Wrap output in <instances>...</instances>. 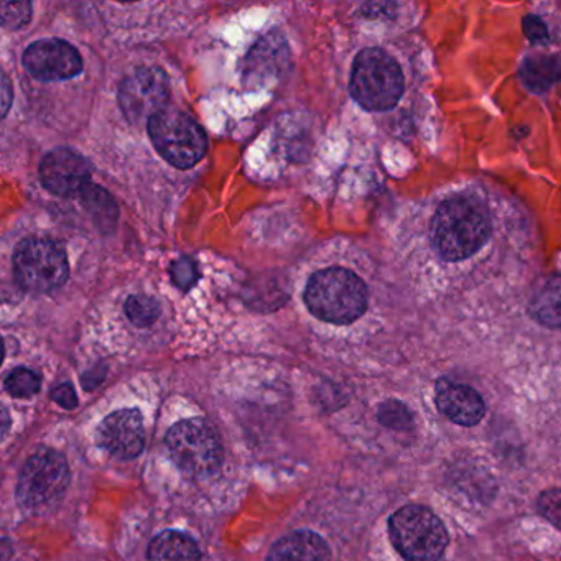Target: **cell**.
Wrapping results in <instances>:
<instances>
[{"label":"cell","mask_w":561,"mask_h":561,"mask_svg":"<svg viewBox=\"0 0 561 561\" xmlns=\"http://www.w3.org/2000/svg\"><path fill=\"white\" fill-rule=\"evenodd\" d=\"M489 236L488 208L474 198L446 199L433 218V248L448 262L471 257L488 242Z\"/></svg>","instance_id":"6da1fadb"},{"label":"cell","mask_w":561,"mask_h":561,"mask_svg":"<svg viewBox=\"0 0 561 561\" xmlns=\"http://www.w3.org/2000/svg\"><path fill=\"white\" fill-rule=\"evenodd\" d=\"M305 304L318 318L333 324H350L367 310V287L354 272L331 267L308 282Z\"/></svg>","instance_id":"7a4b0ae2"},{"label":"cell","mask_w":561,"mask_h":561,"mask_svg":"<svg viewBox=\"0 0 561 561\" xmlns=\"http://www.w3.org/2000/svg\"><path fill=\"white\" fill-rule=\"evenodd\" d=\"M351 94L367 111H389L402 98L405 83L399 64L380 48L357 55L350 83Z\"/></svg>","instance_id":"3957f363"},{"label":"cell","mask_w":561,"mask_h":561,"mask_svg":"<svg viewBox=\"0 0 561 561\" xmlns=\"http://www.w3.org/2000/svg\"><path fill=\"white\" fill-rule=\"evenodd\" d=\"M389 535L405 561H443L448 547L445 525L422 505L397 511L389 520Z\"/></svg>","instance_id":"277c9868"},{"label":"cell","mask_w":561,"mask_h":561,"mask_svg":"<svg viewBox=\"0 0 561 561\" xmlns=\"http://www.w3.org/2000/svg\"><path fill=\"white\" fill-rule=\"evenodd\" d=\"M157 152L180 170L192 169L205 157L208 139L205 130L188 114L165 107L147 123Z\"/></svg>","instance_id":"5b68a950"},{"label":"cell","mask_w":561,"mask_h":561,"mask_svg":"<svg viewBox=\"0 0 561 561\" xmlns=\"http://www.w3.org/2000/svg\"><path fill=\"white\" fill-rule=\"evenodd\" d=\"M70 468L54 449L42 448L28 458L18 484V502L28 512L54 507L67 491Z\"/></svg>","instance_id":"8992f818"},{"label":"cell","mask_w":561,"mask_h":561,"mask_svg":"<svg viewBox=\"0 0 561 561\" xmlns=\"http://www.w3.org/2000/svg\"><path fill=\"white\" fill-rule=\"evenodd\" d=\"M14 275L22 288L34 294L57 290L70 275L67 252L50 239H25L15 249Z\"/></svg>","instance_id":"52a82bcc"},{"label":"cell","mask_w":561,"mask_h":561,"mask_svg":"<svg viewBox=\"0 0 561 561\" xmlns=\"http://www.w3.org/2000/svg\"><path fill=\"white\" fill-rule=\"evenodd\" d=\"M167 448L175 465L190 476H209L221 466V439L206 420L176 423L167 435Z\"/></svg>","instance_id":"ba28073f"},{"label":"cell","mask_w":561,"mask_h":561,"mask_svg":"<svg viewBox=\"0 0 561 561\" xmlns=\"http://www.w3.org/2000/svg\"><path fill=\"white\" fill-rule=\"evenodd\" d=\"M169 98V77L160 68H139L119 87V106L130 123H149L165 110Z\"/></svg>","instance_id":"9c48e42d"},{"label":"cell","mask_w":561,"mask_h":561,"mask_svg":"<svg viewBox=\"0 0 561 561\" xmlns=\"http://www.w3.org/2000/svg\"><path fill=\"white\" fill-rule=\"evenodd\" d=\"M24 67L41 81H64L77 77L83 70V61L77 48L57 38L32 44L24 54Z\"/></svg>","instance_id":"30bf717a"},{"label":"cell","mask_w":561,"mask_h":561,"mask_svg":"<svg viewBox=\"0 0 561 561\" xmlns=\"http://www.w3.org/2000/svg\"><path fill=\"white\" fill-rule=\"evenodd\" d=\"M41 180L48 192L57 196H81L91 185V165L80 153L57 149L41 163Z\"/></svg>","instance_id":"8fae6325"},{"label":"cell","mask_w":561,"mask_h":561,"mask_svg":"<svg viewBox=\"0 0 561 561\" xmlns=\"http://www.w3.org/2000/svg\"><path fill=\"white\" fill-rule=\"evenodd\" d=\"M98 442L121 461L136 459L146 446V428L139 410H117L98 426Z\"/></svg>","instance_id":"7c38bea8"},{"label":"cell","mask_w":561,"mask_h":561,"mask_svg":"<svg viewBox=\"0 0 561 561\" xmlns=\"http://www.w3.org/2000/svg\"><path fill=\"white\" fill-rule=\"evenodd\" d=\"M436 407L446 419L462 426L476 425L485 413L484 400L472 387L449 380H439Z\"/></svg>","instance_id":"4fadbf2b"},{"label":"cell","mask_w":561,"mask_h":561,"mask_svg":"<svg viewBox=\"0 0 561 561\" xmlns=\"http://www.w3.org/2000/svg\"><path fill=\"white\" fill-rule=\"evenodd\" d=\"M327 541L310 530L285 535L272 547L267 561H330Z\"/></svg>","instance_id":"5bb4252c"},{"label":"cell","mask_w":561,"mask_h":561,"mask_svg":"<svg viewBox=\"0 0 561 561\" xmlns=\"http://www.w3.org/2000/svg\"><path fill=\"white\" fill-rule=\"evenodd\" d=\"M530 314L543 327H561L560 275H548L535 285L530 300Z\"/></svg>","instance_id":"9a60e30c"},{"label":"cell","mask_w":561,"mask_h":561,"mask_svg":"<svg viewBox=\"0 0 561 561\" xmlns=\"http://www.w3.org/2000/svg\"><path fill=\"white\" fill-rule=\"evenodd\" d=\"M149 561H202L198 543L182 531L167 530L153 538Z\"/></svg>","instance_id":"2e32d148"},{"label":"cell","mask_w":561,"mask_h":561,"mask_svg":"<svg viewBox=\"0 0 561 561\" xmlns=\"http://www.w3.org/2000/svg\"><path fill=\"white\" fill-rule=\"evenodd\" d=\"M520 80L535 93H543L561 81V55H531L520 67Z\"/></svg>","instance_id":"e0dca14e"},{"label":"cell","mask_w":561,"mask_h":561,"mask_svg":"<svg viewBox=\"0 0 561 561\" xmlns=\"http://www.w3.org/2000/svg\"><path fill=\"white\" fill-rule=\"evenodd\" d=\"M84 206L93 216L98 226H101L104 232L107 228H114L117 221V208L110 193L96 185H90L81 193Z\"/></svg>","instance_id":"ac0fdd59"},{"label":"cell","mask_w":561,"mask_h":561,"mask_svg":"<svg viewBox=\"0 0 561 561\" xmlns=\"http://www.w3.org/2000/svg\"><path fill=\"white\" fill-rule=\"evenodd\" d=\"M160 313H162V307L149 295H134L127 300L126 314L136 327H150L159 320Z\"/></svg>","instance_id":"d6986e66"},{"label":"cell","mask_w":561,"mask_h":561,"mask_svg":"<svg viewBox=\"0 0 561 561\" xmlns=\"http://www.w3.org/2000/svg\"><path fill=\"white\" fill-rule=\"evenodd\" d=\"M42 380L34 370L19 367L12 370L5 379V389L12 397L18 399H31L35 393L41 392Z\"/></svg>","instance_id":"ffe728a7"},{"label":"cell","mask_w":561,"mask_h":561,"mask_svg":"<svg viewBox=\"0 0 561 561\" xmlns=\"http://www.w3.org/2000/svg\"><path fill=\"white\" fill-rule=\"evenodd\" d=\"M32 5L28 2H4L2 4V24L11 31L24 27L31 22Z\"/></svg>","instance_id":"44dd1931"},{"label":"cell","mask_w":561,"mask_h":561,"mask_svg":"<svg viewBox=\"0 0 561 561\" xmlns=\"http://www.w3.org/2000/svg\"><path fill=\"white\" fill-rule=\"evenodd\" d=\"M538 508L547 520L561 528V489L545 491L538 499Z\"/></svg>","instance_id":"7402d4cb"},{"label":"cell","mask_w":561,"mask_h":561,"mask_svg":"<svg viewBox=\"0 0 561 561\" xmlns=\"http://www.w3.org/2000/svg\"><path fill=\"white\" fill-rule=\"evenodd\" d=\"M379 420L387 426H393V428H402L407 425L410 420L409 410L403 403L390 400V402L383 403L379 410Z\"/></svg>","instance_id":"603a6c76"},{"label":"cell","mask_w":561,"mask_h":561,"mask_svg":"<svg viewBox=\"0 0 561 561\" xmlns=\"http://www.w3.org/2000/svg\"><path fill=\"white\" fill-rule=\"evenodd\" d=\"M172 278L180 288H183V290L192 287V285L195 284L196 278H198L195 262L188 257L179 259V261L173 262Z\"/></svg>","instance_id":"cb8c5ba5"},{"label":"cell","mask_w":561,"mask_h":561,"mask_svg":"<svg viewBox=\"0 0 561 561\" xmlns=\"http://www.w3.org/2000/svg\"><path fill=\"white\" fill-rule=\"evenodd\" d=\"M524 34L531 44L541 45L548 41V28L545 22L541 21L537 15H525L524 21Z\"/></svg>","instance_id":"d4e9b609"},{"label":"cell","mask_w":561,"mask_h":561,"mask_svg":"<svg viewBox=\"0 0 561 561\" xmlns=\"http://www.w3.org/2000/svg\"><path fill=\"white\" fill-rule=\"evenodd\" d=\"M51 399L58 403V405L64 407V409H75L78 405L77 392H75L73 387L64 386L57 387V389L51 392Z\"/></svg>","instance_id":"484cf974"},{"label":"cell","mask_w":561,"mask_h":561,"mask_svg":"<svg viewBox=\"0 0 561 561\" xmlns=\"http://www.w3.org/2000/svg\"><path fill=\"white\" fill-rule=\"evenodd\" d=\"M11 81L8 77H4V114L8 113L9 106H11Z\"/></svg>","instance_id":"4316f807"}]
</instances>
